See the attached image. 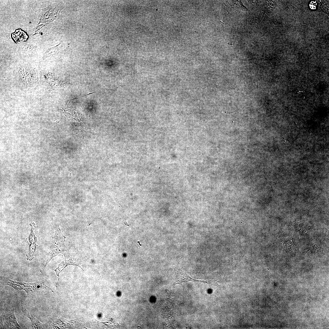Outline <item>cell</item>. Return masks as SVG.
Listing matches in <instances>:
<instances>
[{"mask_svg":"<svg viewBox=\"0 0 329 329\" xmlns=\"http://www.w3.org/2000/svg\"><path fill=\"white\" fill-rule=\"evenodd\" d=\"M21 311L23 314L30 319L32 325L35 329H46L48 328L47 324H42L37 319L33 317L31 312L28 311L26 309L22 307Z\"/></svg>","mask_w":329,"mask_h":329,"instance_id":"52a82bcc","label":"cell"},{"mask_svg":"<svg viewBox=\"0 0 329 329\" xmlns=\"http://www.w3.org/2000/svg\"><path fill=\"white\" fill-rule=\"evenodd\" d=\"M1 279L5 285L13 288L16 291L24 290L27 293H33L47 286L44 282H38L32 283H26L13 281L9 279L1 276Z\"/></svg>","mask_w":329,"mask_h":329,"instance_id":"7a4b0ae2","label":"cell"},{"mask_svg":"<svg viewBox=\"0 0 329 329\" xmlns=\"http://www.w3.org/2000/svg\"><path fill=\"white\" fill-rule=\"evenodd\" d=\"M63 254L65 256V260L59 264L57 268L55 270H54L55 271L58 277L57 282L56 284V287L58 285L59 274L65 267L69 265H73L78 266L81 268L78 261L74 259L72 256L69 253V250L65 251Z\"/></svg>","mask_w":329,"mask_h":329,"instance_id":"277c9868","label":"cell"},{"mask_svg":"<svg viewBox=\"0 0 329 329\" xmlns=\"http://www.w3.org/2000/svg\"><path fill=\"white\" fill-rule=\"evenodd\" d=\"M61 44L60 43L55 47L49 48L46 52L44 55V58H45L47 57L50 56L58 51V50L61 47Z\"/></svg>","mask_w":329,"mask_h":329,"instance_id":"ba28073f","label":"cell"},{"mask_svg":"<svg viewBox=\"0 0 329 329\" xmlns=\"http://www.w3.org/2000/svg\"><path fill=\"white\" fill-rule=\"evenodd\" d=\"M34 227V225H32V226L31 225V232L29 238H28V240H27L28 241L27 242L30 245L29 253L27 255V259L28 260H31L34 258V254L36 248V242L37 241V239L35 237L33 232Z\"/></svg>","mask_w":329,"mask_h":329,"instance_id":"8992f818","label":"cell"},{"mask_svg":"<svg viewBox=\"0 0 329 329\" xmlns=\"http://www.w3.org/2000/svg\"><path fill=\"white\" fill-rule=\"evenodd\" d=\"M176 276L175 284H181L188 281L208 284V281H200L194 279L188 275L180 268L176 267L174 269Z\"/></svg>","mask_w":329,"mask_h":329,"instance_id":"5b68a950","label":"cell"},{"mask_svg":"<svg viewBox=\"0 0 329 329\" xmlns=\"http://www.w3.org/2000/svg\"><path fill=\"white\" fill-rule=\"evenodd\" d=\"M65 237L62 234L58 225L56 229L55 235L52 237V245L48 254L44 269L50 260L59 253H63L69 250L65 245Z\"/></svg>","mask_w":329,"mask_h":329,"instance_id":"6da1fadb","label":"cell"},{"mask_svg":"<svg viewBox=\"0 0 329 329\" xmlns=\"http://www.w3.org/2000/svg\"><path fill=\"white\" fill-rule=\"evenodd\" d=\"M2 318L4 324V328H20V327L16 320L13 306L7 308L2 316Z\"/></svg>","mask_w":329,"mask_h":329,"instance_id":"3957f363","label":"cell"},{"mask_svg":"<svg viewBox=\"0 0 329 329\" xmlns=\"http://www.w3.org/2000/svg\"><path fill=\"white\" fill-rule=\"evenodd\" d=\"M94 93V92H93V93H90V94H87V95H84V96H83V97H84V96H86V95H89V94H93V93ZM81 98V97H78V98H75V99H72V100H73V99H78V98Z\"/></svg>","mask_w":329,"mask_h":329,"instance_id":"9c48e42d","label":"cell"}]
</instances>
